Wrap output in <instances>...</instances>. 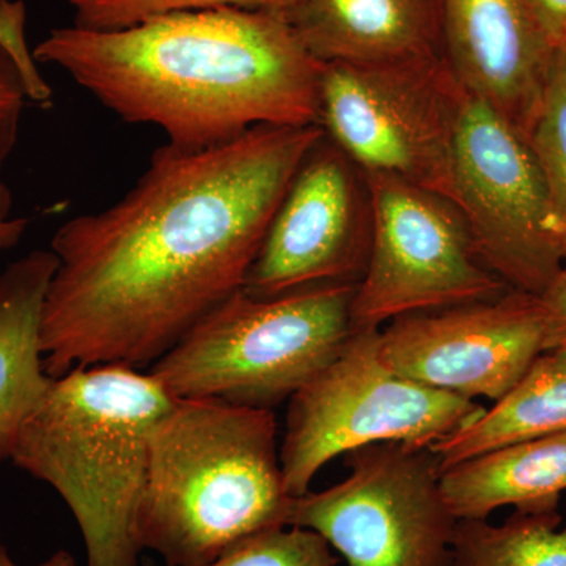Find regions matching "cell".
I'll list each match as a JSON object with an SVG mask.
<instances>
[{
    "instance_id": "obj_20",
    "label": "cell",
    "mask_w": 566,
    "mask_h": 566,
    "mask_svg": "<svg viewBox=\"0 0 566 566\" xmlns=\"http://www.w3.org/2000/svg\"><path fill=\"white\" fill-rule=\"evenodd\" d=\"M74 11V25L92 31H120L140 22L175 13L222 9L286 11L301 0H65Z\"/></svg>"
},
{
    "instance_id": "obj_6",
    "label": "cell",
    "mask_w": 566,
    "mask_h": 566,
    "mask_svg": "<svg viewBox=\"0 0 566 566\" xmlns=\"http://www.w3.org/2000/svg\"><path fill=\"white\" fill-rule=\"evenodd\" d=\"M289 401L281 463L294 499L334 458L382 442L430 449L486 409L395 374L379 353V329L354 331Z\"/></svg>"
},
{
    "instance_id": "obj_27",
    "label": "cell",
    "mask_w": 566,
    "mask_h": 566,
    "mask_svg": "<svg viewBox=\"0 0 566 566\" xmlns=\"http://www.w3.org/2000/svg\"><path fill=\"white\" fill-rule=\"evenodd\" d=\"M145 566H153V565H145Z\"/></svg>"
},
{
    "instance_id": "obj_18",
    "label": "cell",
    "mask_w": 566,
    "mask_h": 566,
    "mask_svg": "<svg viewBox=\"0 0 566 566\" xmlns=\"http://www.w3.org/2000/svg\"><path fill=\"white\" fill-rule=\"evenodd\" d=\"M558 509L515 510L505 523L458 521L455 566H566Z\"/></svg>"
},
{
    "instance_id": "obj_15",
    "label": "cell",
    "mask_w": 566,
    "mask_h": 566,
    "mask_svg": "<svg viewBox=\"0 0 566 566\" xmlns=\"http://www.w3.org/2000/svg\"><path fill=\"white\" fill-rule=\"evenodd\" d=\"M57 266L51 249H36L0 274V463L10 461L22 427L50 390L41 316Z\"/></svg>"
},
{
    "instance_id": "obj_25",
    "label": "cell",
    "mask_w": 566,
    "mask_h": 566,
    "mask_svg": "<svg viewBox=\"0 0 566 566\" xmlns=\"http://www.w3.org/2000/svg\"><path fill=\"white\" fill-rule=\"evenodd\" d=\"M28 227V219L13 216V192L0 180V255L20 243Z\"/></svg>"
},
{
    "instance_id": "obj_8",
    "label": "cell",
    "mask_w": 566,
    "mask_h": 566,
    "mask_svg": "<svg viewBox=\"0 0 566 566\" xmlns=\"http://www.w3.org/2000/svg\"><path fill=\"white\" fill-rule=\"evenodd\" d=\"M360 175L370 203L371 238L353 300L354 331L381 329L400 316L510 292L483 263L453 200L392 175Z\"/></svg>"
},
{
    "instance_id": "obj_17",
    "label": "cell",
    "mask_w": 566,
    "mask_h": 566,
    "mask_svg": "<svg viewBox=\"0 0 566 566\" xmlns=\"http://www.w3.org/2000/svg\"><path fill=\"white\" fill-rule=\"evenodd\" d=\"M566 430V346L539 354L476 419L430 447L439 472L490 450Z\"/></svg>"
},
{
    "instance_id": "obj_9",
    "label": "cell",
    "mask_w": 566,
    "mask_h": 566,
    "mask_svg": "<svg viewBox=\"0 0 566 566\" xmlns=\"http://www.w3.org/2000/svg\"><path fill=\"white\" fill-rule=\"evenodd\" d=\"M345 458L348 476L297 497L290 526L322 535L348 566H455L458 520L430 449L382 442Z\"/></svg>"
},
{
    "instance_id": "obj_26",
    "label": "cell",
    "mask_w": 566,
    "mask_h": 566,
    "mask_svg": "<svg viewBox=\"0 0 566 566\" xmlns=\"http://www.w3.org/2000/svg\"><path fill=\"white\" fill-rule=\"evenodd\" d=\"M0 566H24L17 564L13 557L10 556L9 549L0 543ZM31 566H77L76 558L69 551L61 549L52 554L46 560L41 562L39 565Z\"/></svg>"
},
{
    "instance_id": "obj_2",
    "label": "cell",
    "mask_w": 566,
    "mask_h": 566,
    "mask_svg": "<svg viewBox=\"0 0 566 566\" xmlns=\"http://www.w3.org/2000/svg\"><path fill=\"white\" fill-rule=\"evenodd\" d=\"M120 120L202 150L256 126L319 125L316 61L285 11H175L120 29H52L33 50Z\"/></svg>"
},
{
    "instance_id": "obj_24",
    "label": "cell",
    "mask_w": 566,
    "mask_h": 566,
    "mask_svg": "<svg viewBox=\"0 0 566 566\" xmlns=\"http://www.w3.org/2000/svg\"><path fill=\"white\" fill-rule=\"evenodd\" d=\"M539 35L553 52H566V0H523Z\"/></svg>"
},
{
    "instance_id": "obj_7",
    "label": "cell",
    "mask_w": 566,
    "mask_h": 566,
    "mask_svg": "<svg viewBox=\"0 0 566 566\" xmlns=\"http://www.w3.org/2000/svg\"><path fill=\"white\" fill-rule=\"evenodd\" d=\"M463 96L446 57L323 63L319 126L360 172L392 175L452 200Z\"/></svg>"
},
{
    "instance_id": "obj_11",
    "label": "cell",
    "mask_w": 566,
    "mask_h": 566,
    "mask_svg": "<svg viewBox=\"0 0 566 566\" xmlns=\"http://www.w3.org/2000/svg\"><path fill=\"white\" fill-rule=\"evenodd\" d=\"M546 352L538 300H495L405 315L379 329L382 360L403 378L465 400H501Z\"/></svg>"
},
{
    "instance_id": "obj_3",
    "label": "cell",
    "mask_w": 566,
    "mask_h": 566,
    "mask_svg": "<svg viewBox=\"0 0 566 566\" xmlns=\"http://www.w3.org/2000/svg\"><path fill=\"white\" fill-rule=\"evenodd\" d=\"M271 409L178 400L150 438L136 520L142 553L166 566H205L249 536L290 526L296 499L283 482Z\"/></svg>"
},
{
    "instance_id": "obj_13",
    "label": "cell",
    "mask_w": 566,
    "mask_h": 566,
    "mask_svg": "<svg viewBox=\"0 0 566 566\" xmlns=\"http://www.w3.org/2000/svg\"><path fill=\"white\" fill-rule=\"evenodd\" d=\"M444 57L465 92L528 137L554 54L523 0H441Z\"/></svg>"
},
{
    "instance_id": "obj_16",
    "label": "cell",
    "mask_w": 566,
    "mask_h": 566,
    "mask_svg": "<svg viewBox=\"0 0 566 566\" xmlns=\"http://www.w3.org/2000/svg\"><path fill=\"white\" fill-rule=\"evenodd\" d=\"M458 521L488 520L495 510L558 509L566 491V430L499 447L439 472Z\"/></svg>"
},
{
    "instance_id": "obj_10",
    "label": "cell",
    "mask_w": 566,
    "mask_h": 566,
    "mask_svg": "<svg viewBox=\"0 0 566 566\" xmlns=\"http://www.w3.org/2000/svg\"><path fill=\"white\" fill-rule=\"evenodd\" d=\"M453 202L483 263L513 292L539 296L564 263L545 180L527 137L464 91L452 163Z\"/></svg>"
},
{
    "instance_id": "obj_14",
    "label": "cell",
    "mask_w": 566,
    "mask_h": 566,
    "mask_svg": "<svg viewBox=\"0 0 566 566\" xmlns=\"http://www.w3.org/2000/svg\"><path fill=\"white\" fill-rule=\"evenodd\" d=\"M285 13L322 63L444 57L441 0H301Z\"/></svg>"
},
{
    "instance_id": "obj_22",
    "label": "cell",
    "mask_w": 566,
    "mask_h": 566,
    "mask_svg": "<svg viewBox=\"0 0 566 566\" xmlns=\"http://www.w3.org/2000/svg\"><path fill=\"white\" fill-rule=\"evenodd\" d=\"M28 102L51 106V87L44 80L29 77L17 59L0 44V174L17 147Z\"/></svg>"
},
{
    "instance_id": "obj_23",
    "label": "cell",
    "mask_w": 566,
    "mask_h": 566,
    "mask_svg": "<svg viewBox=\"0 0 566 566\" xmlns=\"http://www.w3.org/2000/svg\"><path fill=\"white\" fill-rule=\"evenodd\" d=\"M536 300L545 319L546 352L566 346V245L560 270Z\"/></svg>"
},
{
    "instance_id": "obj_1",
    "label": "cell",
    "mask_w": 566,
    "mask_h": 566,
    "mask_svg": "<svg viewBox=\"0 0 566 566\" xmlns=\"http://www.w3.org/2000/svg\"><path fill=\"white\" fill-rule=\"evenodd\" d=\"M319 125L256 126L202 150L166 144L106 210L59 227L41 316L51 378L73 368L155 365L243 289Z\"/></svg>"
},
{
    "instance_id": "obj_19",
    "label": "cell",
    "mask_w": 566,
    "mask_h": 566,
    "mask_svg": "<svg viewBox=\"0 0 566 566\" xmlns=\"http://www.w3.org/2000/svg\"><path fill=\"white\" fill-rule=\"evenodd\" d=\"M545 180L551 226L566 245V52H556L527 137Z\"/></svg>"
},
{
    "instance_id": "obj_5",
    "label": "cell",
    "mask_w": 566,
    "mask_h": 566,
    "mask_svg": "<svg viewBox=\"0 0 566 566\" xmlns=\"http://www.w3.org/2000/svg\"><path fill=\"white\" fill-rule=\"evenodd\" d=\"M356 289L357 282H331L277 296L237 290L150 374L178 400H221L273 411L349 340Z\"/></svg>"
},
{
    "instance_id": "obj_21",
    "label": "cell",
    "mask_w": 566,
    "mask_h": 566,
    "mask_svg": "<svg viewBox=\"0 0 566 566\" xmlns=\"http://www.w3.org/2000/svg\"><path fill=\"white\" fill-rule=\"evenodd\" d=\"M338 558L322 535L285 526L260 532L237 543L205 566H335Z\"/></svg>"
},
{
    "instance_id": "obj_12",
    "label": "cell",
    "mask_w": 566,
    "mask_h": 566,
    "mask_svg": "<svg viewBox=\"0 0 566 566\" xmlns=\"http://www.w3.org/2000/svg\"><path fill=\"white\" fill-rule=\"evenodd\" d=\"M370 238L363 175L323 134L290 182L243 290L277 296L319 283L359 282Z\"/></svg>"
},
{
    "instance_id": "obj_4",
    "label": "cell",
    "mask_w": 566,
    "mask_h": 566,
    "mask_svg": "<svg viewBox=\"0 0 566 566\" xmlns=\"http://www.w3.org/2000/svg\"><path fill=\"white\" fill-rule=\"evenodd\" d=\"M175 398L148 371L73 368L22 427L10 461L57 491L84 538L87 566H140L136 520L153 428Z\"/></svg>"
}]
</instances>
